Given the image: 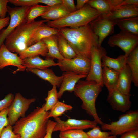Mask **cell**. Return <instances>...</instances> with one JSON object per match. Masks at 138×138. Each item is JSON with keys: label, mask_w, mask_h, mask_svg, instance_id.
Segmentation results:
<instances>
[{"label": "cell", "mask_w": 138, "mask_h": 138, "mask_svg": "<svg viewBox=\"0 0 138 138\" xmlns=\"http://www.w3.org/2000/svg\"><path fill=\"white\" fill-rule=\"evenodd\" d=\"M49 111L45 110V104L37 107L27 116L21 118L13 127V131L21 138H43L46 133Z\"/></svg>", "instance_id": "6da1fadb"}, {"label": "cell", "mask_w": 138, "mask_h": 138, "mask_svg": "<svg viewBox=\"0 0 138 138\" xmlns=\"http://www.w3.org/2000/svg\"><path fill=\"white\" fill-rule=\"evenodd\" d=\"M59 29V33L67 40L77 55L91 60L93 47L98 46L89 24L78 27Z\"/></svg>", "instance_id": "7a4b0ae2"}, {"label": "cell", "mask_w": 138, "mask_h": 138, "mask_svg": "<svg viewBox=\"0 0 138 138\" xmlns=\"http://www.w3.org/2000/svg\"><path fill=\"white\" fill-rule=\"evenodd\" d=\"M103 87L94 81L79 80L75 85L73 91L75 95L82 102V108L88 114L92 116L98 124L101 125L104 123L97 113L95 102Z\"/></svg>", "instance_id": "3957f363"}, {"label": "cell", "mask_w": 138, "mask_h": 138, "mask_svg": "<svg viewBox=\"0 0 138 138\" xmlns=\"http://www.w3.org/2000/svg\"><path fill=\"white\" fill-rule=\"evenodd\" d=\"M49 21L44 19L19 25L6 38L5 46L12 52L18 54L30 46V40L39 26Z\"/></svg>", "instance_id": "277c9868"}, {"label": "cell", "mask_w": 138, "mask_h": 138, "mask_svg": "<svg viewBox=\"0 0 138 138\" xmlns=\"http://www.w3.org/2000/svg\"><path fill=\"white\" fill-rule=\"evenodd\" d=\"M100 14L87 3L81 9L58 20L49 21L46 25L49 27L57 29L67 27H78L89 24Z\"/></svg>", "instance_id": "5b68a950"}, {"label": "cell", "mask_w": 138, "mask_h": 138, "mask_svg": "<svg viewBox=\"0 0 138 138\" xmlns=\"http://www.w3.org/2000/svg\"><path fill=\"white\" fill-rule=\"evenodd\" d=\"M118 120L110 124L104 123L101 128L104 131L108 130L112 135H121L129 131L138 129V110H130L120 116Z\"/></svg>", "instance_id": "8992f818"}, {"label": "cell", "mask_w": 138, "mask_h": 138, "mask_svg": "<svg viewBox=\"0 0 138 138\" xmlns=\"http://www.w3.org/2000/svg\"><path fill=\"white\" fill-rule=\"evenodd\" d=\"M89 25L98 47L101 46L105 38L114 32V20L108 16L100 14L89 23Z\"/></svg>", "instance_id": "52a82bcc"}, {"label": "cell", "mask_w": 138, "mask_h": 138, "mask_svg": "<svg viewBox=\"0 0 138 138\" xmlns=\"http://www.w3.org/2000/svg\"><path fill=\"white\" fill-rule=\"evenodd\" d=\"M36 100L35 98L28 99L20 93H16L11 105L8 108L7 118L9 125L12 126L20 117H25V113L30 105Z\"/></svg>", "instance_id": "ba28073f"}, {"label": "cell", "mask_w": 138, "mask_h": 138, "mask_svg": "<svg viewBox=\"0 0 138 138\" xmlns=\"http://www.w3.org/2000/svg\"><path fill=\"white\" fill-rule=\"evenodd\" d=\"M31 6L12 8L7 6L10 16L9 24L6 28L0 31V48L7 37L19 25L27 22L26 15Z\"/></svg>", "instance_id": "9c48e42d"}, {"label": "cell", "mask_w": 138, "mask_h": 138, "mask_svg": "<svg viewBox=\"0 0 138 138\" xmlns=\"http://www.w3.org/2000/svg\"><path fill=\"white\" fill-rule=\"evenodd\" d=\"M56 63L57 66L62 71L87 75L90 69L91 61L86 57L77 55L71 59L58 60Z\"/></svg>", "instance_id": "30bf717a"}, {"label": "cell", "mask_w": 138, "mask_h": 138, "mask_svg": "<svg viewBox=\"0 0 138 138\" xmlns=\"http://www.w3.org/2000/svg\"><path fill=\"white\" fill-rule=\"evenodd\" d=\"M107 54L106 50L101 46L93 47L91 52L90 69L85 80L94 81L103 86L102 79L101 58Z\"/></svg>", "instance_id": "8fae6325"}, {"label": "cell", "mask_w": 138, "mask_h": 138, "mask_svg": "<svg viewBox=\"0 0 138 138\" xmlns=\"http://www.w3.org/2000/svg\"><path fill=\"white\" fill-rule=\"evenodd\" d=\"M108 43L112 47H119L128 56L138 46V36L121 30L119 33L111 36Z\"/></svg>", "instance_id": "7c38bea8"}, {"label": "cell", "mask_w": 138, "mask_h": 138, "mask_svg": "<svg viewBox=\"0 0 138 138\" xmlns=\"http://www.w3.org/2000/svg\"><path fill=\"white\" fill-rule=\"evenodd\" d=\"M56 124L53 132L71 130H83L89 128H92L96 126L97 122L95 120L91 121L87 119L78 120L68 119L66 121L62 120L59 117L54 118Z\"/></svg>", "instance_id": "4fadbf2b"}, {"label": "cell", "mask_w": 138, "mask_h": 138, "mask_svg": "<svg viewBox=\"0 0 138 138\" xmlns=\"http://www.w3.org/2000/svg\"><path fill=\"white\" fill-rule=\"evenodd\" d=\"M108 93L107 100L112 109L122 112L129 111L131 105L130 94H123L116 89Z\"/></svg>", "instance_id": "5bb4252c"}, {"label": "cell", "mask_w": 138, "mask_h": 138, "mask_svg": "<svg viewBox=\"0 0 138 138\" xmlns=\"http://www.w3.org/2000/svg\"><path fill=\"white\" fill-rule=\"evenodd\" d=\"M17 54L9 51L3 44L0 48V70L13 66L17 67V71H24L26 68L23 65L22 59Z\"/></svg>", "instance_id": "9a60e30c"}, {"label": "cell", "mask_w": 138, "mask_h": 138, "mask_svg": "<svg viewBox=\"0 0 138 138\" xmlns=\"http://www.w3.org/2000/svg\"><path fill=\"white\" fill-rule=\"evenodd\" d=\"M63 79L58 92V99L61 98L64 93L66 91H73L75 85L82 78L86 77L87 75L78 74L71 72H65L62 74Z\"/></svg>", "instance_id": "2e32d148"}, {"label": "cell", "mask_w": 138, "mask_h": 138, "mask_svg": "<svg viewBox=\"0 0 138 138\" xmlns=\"http://www.w3.org/2000/svg\"><path fill=\"white\" fill-rule=\"evenodd\" d=\"M123 0H91L87 3L101 14L108 15L119 7Z\"/></svg>", "instance_id": "e0dca14e"}, {"label": "cell", "mask_w": 138, "mask_h": 138, "mask_svg": "<svg viewBox=\"0 0 138 138\" xmlns=\"http://www.w3.org/2000/svg\"><path fill=\"white\" fill-rule=\"evenodd\" d=\"M132 81V73L126 64L119 72L118 82L116 89L123 94H130Z\"/></svg>", "instance_id": "ac0fdd59"}, {"label": "cell", "mask_w": 138, "mask_h": 138, "mask_svg": "<svg viewBox=\"0 0 138 138\" xmlns=\"http://www.w3.org/2000/svg\"><path fill=\"white\" fill-rule=\"evenodd\" d=\"M107 16L113 20L138 17V6L133 5L121 6L115 8Z\"/></svg>", "instance_id": "d6986e66"}, {"label": "cell", "mask_w": 138, "mask_h": 138, "mask_svg": "<svg viewBox=\"0 0 138 138\" xmlns=\"http://www.w3.org/2000/svg\"><path fill=\"white\" fill-rule=\"evenodd\" d=\"M39 55L32 58L22 59L23 65L26 68L44 70L52 66H57L53 59L46 58L43 60Z\"/></svg>", "instance_id": "ffe728a7"}, {"label": "cell", "mask_w": 138, "mask_h": 138, "mask_svg": "<svg viewBox=\"0 0 138 138\" xmlns=\"http://www.w3.org/2000/svg\"><path fill=\"white\" fill-rule=\"evenodd\" d=\"M25 70L26 71L31 72L41 79L48 82L53 86L59 87L62 82V76H57L51 69L39 70L26 68Z\"/></svg>", "instance_id": "44dd1931"}, {"label": "cell", "mask_w": 138, "mask_h": 138, "mask_svg": "<svg viewBox=\"0 0 138 138\" xmlns=\"http://www.w3.org/2000/svg\"><path fill=\"white\" fill-rule=\"evenodd\" d=\"M48 52L47 46L42 40L35 44L28 47L19 53V57L21 59L26 58H32L41 55L46 57Z\"/></svg>", "instance_id": "7402d4cb"}, {"label": "cell", "mask_w": 138, "mask_h": 138, "mask_svg": "<svg viewBox=\"0 0 138 138\" xmlns=\"http://www.w3.org/2000/svg\"><path fill=\"white\" fill-rule=\"evenodd\" d=\"M59 29L52 28L43 23L37 28L30 42V46L34 44L43 39L59 33Z\"/></svg>", "instance_id": "603a6c76"}, {"label": "cell", "mask_w": 138, "mask_h": 138, "mask_svg": "<svg viewBox=\"0 0 138 138\" xmlns=\"http://www.w3.org/2000/svg\"><path fill=\"white\" fill-rule=\"evenodd\" d=\"M71 13L66 6L62 3L49 9L41 17L44 20L54 21L67 16Z\"/></svg>", "instance_id": "cb8c5ba5"}, {"label": "cell", "mask_w": 138, "mask_h": 138, "mask_svg": "<svg viewBox=\"0 0 138 138\" xmlns=\"http://www.w3.org/2000/svg\"><path fill=\"white\" fill-rule=\"evenodd\" d=\"M119 72L107 67L103 68L102 79L103 83L108 92L116 89L117 84Z\"/></svg>", "instance_id": "d4e9b609"}, {"label": "cell", "mask_w": 138, "mask_h": 138, "mask_svg": "<svg viewBox=\"0 0 138 138\" xmlns=\"http://www.w3.org/2000/svg\"><path fill=\"white\" fill-rule=\"evenodd\" d=\"M127 56L122 55L116 58L109 57L105 55L102 57V67H107L119 72L126 64Z\"/></svg>", "instance_id": "484cf974"}, {"label": "cell", "mask_w": 138, "mask_h": 138, "mask_svg": "<svg viewBox=\"0 0 138 138\" xmlns=\"http://www.w3.org/2000/svg\"><path fill=\"white\" fill-rule=\"evenodd\" d=\"M57 35H52L42 40L45 44L48 50L46 58L56 59L58 60L64 59L59 51Z\"/></svg>", "instance_id": "4316f807"}, {"label": "cell", "mask_w": 138, "mask_h": 138, "mask_svg": "<svg viewBox=\"0 0 138 138\" xmlns=\"http://www.w3.org/2000/svg\"><path fill=\"white\" fill-rule=\"evenodd\" d=\"M114 20L121 30L138 36V17Z\"/></svg>", "instance_id": "83f0119b"}, {"label": "cell", "mask_w": 138, "mask_h": 138, "mask_svg": "<svg viewBox=\"0 0 138 138\" xmlns=\"http://www.w3.org/2000/svg\"><path fill=\"white\" fill-rule=\"evenodd\" d=\"M126 64L132 75V82L136 87L138 86V46L136 47L127 56Z\"/></svg>", "instance_id": "f1b7e54d"}, {"label": "cell", "mask_w": 138, "mask_h": 138, "mask_svg": "<svg viewBox=\"0 0 138 138\" xmlns=\"http://www.w3.org/2000/svg\"><path fill=\"white\" fill-rule=\"evenodd\" d=\"M57 37L59 51L64 58L70 59L76 57V54L67 40L59 33Z\"/></svg>", "instance_id": "f546056e"}, {"label": "cell", "mask_w": 138, "mask_h": 138, "mask_svg": "<svg viewBox=\"0 0 138 138\" xmlns=\"http://www.w3.org/2000/svg\"><path fill=\"white\" fill-rule=\"evenodd\" d=\"M50 7L37 5L31 6L27 10L26 15L27 22L30 23L35 21L34 19L46 13Z\"/></svg>", "instance_id": "4dcf8cb0"}, {"label": "cell", "mask_w": 138, "mask_h": 138, "mask_svg": "<svg viewBox=\"0 0 138 138\" xmlns=\"http://www.w3.org/2000/svg\"><path fill=\"white\" fill-rule=\"evenodd\" d=\"M72 107L70 105L65 104L59 101L49 111L47 118L58 117L62 115L65 111L71 110Z\"/></svg>", "instance_id": "1f68e13d"}, {"label": "cell", "mask_w": 138, "mask_h": 138, "mask_svg": "<svg viewBox=\"0 0 138 138\" xmlns=\"http://www.w3.org/2000/svg\"><path fill=\"white\" fill-rule=\"evenodd\" d=\"M56 86H53L52 89L48 91L47 97L45 98V110L46 111L50 110L59 101L58 92Z\"/></svg>", "instance_id": "d6a6232c"}, {"label": "cell", "mask_w": 138, "mask_h": 138, "mask_svg": "<svg viewBox=\"0 0 138 138\" xmlns=\"http://www.w3.org/2000/svg\"><path fill=\"white\" fill-rule=\"evenodd\" d=\"M59 138H89L86 132L82 130H71L60 131Z\"/></svg>", "instance_id": "836d02e7"}, {"label": "cell", "mask_w": 138, "mask_h": 138, "mask_svg": "<svg viewBox=\"0 0 138 138\" xmlns=\"http://www.w3.org/2000/svg\"><path fill=\"white\" fill-rule=\"evenodd\" d=\"M89 138H117L110 132L102 131L99 126H96L86 132Z\"/></svg>", "instance_id": "e575fe53"}, {"label": "cell", "mask_w": 138, "mask_h": 138, "mask_svg": "<svg viewBox=\"0 0 138 138\" xmlns=\"http://www.w3.org/2000/svg\"><path fill=\"white\" fill-rule=\"evenodd\" d=\"M8 111V108H7L0 112V137L3 129L9 125L7 117Z\"/></svg>", "instance_id": "d590c367"}, {"label": "cell", "mask_w": 138, "mask_h": 138, "mask_svg": "<svg viewBox=\"0 0 138 138\" xmlns=\"http://www.w3.org/2000/svg\"><path fill=\"white\" fill-rule=\"evenodd\" d=\"M0 138H21L20 135L14 133L12 126L9 125L3 129Z\"/></svg>", "instance_id": "8d00e7d4"}, {"label": "cell", "mask_w": 138, "mask_h": 138, "mask_svg": "<svg viewBox=\"0 0 138 138\" xmlns=\"http://www.w3.org/2000/svg\"><path fill=\"white\" fill-rule=\"evenodd\" d=\"M16 6L24 7L38 5L37 0H10L9 2Z\"/></svg>", "instance_id": "74e56055"}, {"label": "cell", "mask_w": 138, "mask_h": 138, "mask_svg": "<svg viewBox=\"0 0 138 138\" xmlns=\"http://www.w3.org/2000/svg\"><path fill=\"white\" fill-rule=\"evenodd\" d=\"M14 97L13 93H9L0 100V112L6 108H8L13 101Z\"/></svg>", "instance_id": "f35d334b"}, {"label": "cell", "mask_w": 138, "mask_h": 138, "mask_svg": "<svg viewBox=\"0 0 138 138\" xmlns=\"http://www.w3.org/2000/svg\"><path fill=\"white\" fill-rule=\"evenodd\" d=\"M10 0H0V18H5L8 12L7 4Z\"/></svg>", "instance_id": "ab89813d"}, {"label": "cell", "mask_w": 138, "mask_h": 138, "mask_svg": "<svg viewBox=\"0 0 138 138\" xmlns=\"http://www.w3.org/2000/svg\"><path fill=\"white\" fill-rule=\"evenodd\" d=\"M56 124V122L49 119L47 124L46 133L43 138H52L53 128Z\"/></svg>", "instance_id": "60d3db41"}, {"label": "cell", "mask_w": 138, "mask_h": 138, "mask_svg": "<svg viewBox=\"0 0 138 138\" xmlns=\"http://www.w3.org/2000/svg\"><path fill=\"white\" fill-rule=\"evenodd\" d=\"M38 3L45 4L47 6L52 7L62 3V0H37Z\"/></svg>", "instance_id": "b9f144b4"}, {"label": "cell", "mask_w": 138, "mask_h": 138, "mask_svg": "<svg viewBox=\"0 0 138 138\" xmlns=\"http://www.w3.org/2000/svg\"><path fill=\"white\" fill-rule=\"evenodd\" d=\"M62 3L64 4L71 13L76 11L73 0H62Z\"/></svg>", "instance_id": "7bdbcfd3"}, {"label": "cell", "mask_w": 138, "mask_h": 138, "mask_svg": "<svg viewBox=\"0 0 138 138\" xmlns=\"http://www.w3.org/2000/svg\"><path fill=\"white\" fill-rule=\"evenodd\" d=\"M120 138H138V129L126 132L121 135Z\"/></svg>", "instance_id": "ee69618b"}, {"label": "cell", "mask_w": 138, "mask_h": 138, "mask_svg": "<svg viewBox=\"0 0 138 138\" xmlns=\"http://www.w3.org/2000/svg\"><path fill=\"white\" fill-rule=\"evenodd\" d=\"M10 20V18L9 16L6 17L3 19L0 18V31L8 25Z\"/></svg>", "instance_id": "f6af8a7d"}, {"label": "cell", "mask_w": 138, "mask_h": 138, "mask_svg": "<svg viewBox=\"0 0 138 138\" xmlns=\"http://www.w3.org/2000/svg\"><path fill=\"white\" fill-rule=\"evenodd\" d=\"M124 5H133L138 6V0H123L119 6Z\"/></svg>", "instance_id": "bcb514c9"}, {"label": "cell", "mask_w": 138, "mask_h": 138, "mask_svg": "<svg viewBox=\"0 0 138 138\" xmlns=\"http://www.w3.org/2000/svg\"><path fill=\"white\" fill-rule=\"evenodd\" d=\"M89 1V0H77V4L76 6V10L81 9Z\"/></svg>", "instance_id": "7dc6e473"}]
</instances>
